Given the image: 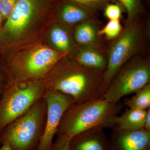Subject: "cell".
<instances>
[{
  "mask_svg": "<svg viewBox=\"0 0 150 150\" xmlns=\"http://www.w3.org/2000/svg\"><path fill=\"white\" fill-rule=\"evenodd\" d=\"M62 59L44 77L48 90L71 97L76 103L103 98L105 70L88 69Z\"/></svg>",
  "mask_w": 150,
  "mask_h": 150,
  "instance_id": "6da1fadb",
  "label": "cell"
},
{
  "mask_svg": "<svg viewBox=\"0 0 150 150\" xmlns=\"http://www.w3.org/2000/svg\"><path fill=\"white\" fill-rule=\"evenodd\" d=\"M123 105L104 99L74 103L63 115L56 135L71 139L81 132L96 128H114Z\"/></svg>",
  "mask_w": 150,
  "mask_h": 150,
  "instance_id": "7a4b0ae2",
  "label": "cell"
},
{
  "mask_svg": "<svg viewBox=\"0 0 150 150\" xmlns=\"http://www.w3.org/2000/svg\"><path fill=\"white\" fill-rule=\"evenodd\" d=\"M47 115L43 97L23 114L6 125L0 132V144L12 150H38L42 139Z\"/></svg>",
  "mask_w": 150,
  "mask_h": 150,
  "instance_id": "3957f363",
  "label": "cell"
},
{
  "mask_svg": "<svg viewBox=\"0 0 150 150\" xmlns=\"http://www.w3.org/2000/svg\"><path fill=\"white\" fill-rule=\"evenodd\" d=\"M48 91L44 78L30 81H15L0 96V132L44 97Z\"/></svg>",
  "mask_w": 150,
  "mask_h": 150,
  "instance_id": "277c9868",
  "label": "cell"
},
{
  "mask_svg": "<svg viewBox=\"0 0 150 150\" xmlns=\"http://www.w3.org/2000/svg\"><path fill=\"white\" fill-rule=\"evenodd\" d=\"M143 32L137 21L126 22L120 35L108 53L107 65L103 76V95L109 83L121 67L139 53L143 45Z\"/></svg>",
  "mask_w": 150,
  "mask_h": 150,
  "instance_id": "5b68a950",
  "label": "cell"
},
{
  "mask_svg": "<svg viewBox=\"0 0 150 150\" xmlns=\"http://www.w3.org/2000/svg\"><path fill=\"white\" fill-rule=\"evenodd\" d=\"M149 60L133 57L121 67L108 86L103 98L118 103L123 97L136 93L150 83Z\"/></svg>",
  "mask_w": 150,
  "mask_h": 150,
  "instance_id": "8992f818",
  "label": "cell"
},
{
  "mask_svg": "<svg viewBox=\"0 0 150 150\" xmlns=\"http://www.w3.org/2000/svg\"><path fill=\"white\" fill-rule=\"evenodd\" d=\"M67 54L47 47L31 51L26 57L9 65L14 81L27 82L43 79Z\"/></svg>",
  "mask_w": 150,
  "mask_h": 150,
  "instance_id": "52a82bcc",
  "label": "cell"
},
{
  "mask_svg": "<svg viewBox=\"0 0 150 150\" xmlns=\"http://www.w3.org/2000/svg\"><path fill=\"white\" fill-rule=\"evenodd\" d=\"M44 98L47 103L45 131L38 150H49L53 144L62 117L75 102L71 97L54 91L48 90Z\"/></svg>",
  "mask_w": 150,
  "mask_h": 150,
  "instance_id": "ba28073f",
  "label": "cell"
},
{
  "mask_svg": "<svg viewBox=\"0 0 150 150\" xmlns=\"http://www.w3.org/2000/svg\"><path fill=\"white\" fill-rule=\"evenodd\" d=\"M35 0H18L4 25L3 32L11 38H18L25 32L35 15Z\"/></svg>",
  "mask_w": 150,
  "mask_h": 150,
  "instance_id": "9c48e42d",
  "label": "cell"
},
{
  "mask_svg": "<svg viewBox=\"0 0 150 150\" xmlns=\"http://www.w3.org/2000/svg\"><path fill=\"white\" fill-rule=\"evenodd\" d=\"M109 141L111 150H150V133L144 128L128 131L114 127Z\"/></svg>",
  "mask_w": 150,
  "mask_h": 150,
  "instance_id": "30bf717a",
  "label": "cell"
},
{
  "mask_svg": "<svg viewBox=\"0 0 150 150\" xmlns=\"http://www.w3.org/2000/svg\"><path fill=\"white\" fill-rule=\"evenodd\" d=\"M104 130L94 128L75 135L70 139L69 150H111Z\"/></svg>",
  "mask_w": 150,
  "mask_h": 150,
  "instance_id": "8fae6325",
  "label": "cell"
},
{
  "mask_svg": "<svg viewBox=\"0 0 150 150\" xmlns=\"http://www.w3.org/2000/svg\"><path fill=\"white\" fill-rule=\"evenodd\" d=\"M75 61L82 67L94 69L105 70L107 65V58L98 45H79Z\"/></svg>",
  "mask_w": 150,
  "mask_h": 150,
  "instance_id": "7c38bea8",
  "label": "cell"
},
{
  "mask_svg": "<svg viewBox=\"0 0 150 150\" xmlns=\"http://www.w3.org/2000/svg\"><path fill=\"white\" fill-rule=\"evenodd\" d=\"M147 110L129 108L121 115L117 116L114 127L128 131L143 129Z\"/></svg>",
  "mask_w": 150,
  "mask_h": 150,
  "instance_id": "4fadbf2b",
  "label": "cell"
},
{
  "mask_svg": "<svg viewBox=\"0 0 150 150\" xmlns=\"http://www.w3.org/2000/svg\"><path fill=\"white\" fill-rule=\"evenodd\" d=\"M60 18L67 24L73 25L92 19L91 11L78 4L67 3L60 10Z\"/></svg>",
  "mask_w": 150,
  "mask_h": 150,
  "instance_id": "5bb4252c",
  "label": "cell"
},
{
  "mask_svg": "<svg viewBox=\"0 0 150 150\" xmlns=\"http://www.w3.org/2000/svg\"><path fill=\"white\" fill-rule=\"evenodd\" d=\"M98 30L92 19L80 23L75 29L74 38L79 45H98Z\"/></svg>",
  "mask_w": 150,
  "mask_h": 150,
  "instance_id": "9a60e30c",
  "label": "cell"
},
{
  "mask_svg": "<svg viewBox=\"0 0 150 150\" xmlns=\"http://www.w3.org/2000/svg\"><path fill=\"white\" fill-rule=\"evenodd\" d=\"M51 43L57 51L68 54L73 49V43L69 33L64 28L57 25L50 33Z\"/></svg>",
  "mask_w": 150,
  "mask_h": 150,
  "instance_id": "2e32d148",
  "label": "cell"
},
{
  "mask_svg": "<svg viewBox=\"0 0 150 150\" xmlns=\"http://www.w3.org/2000/svg\"><path fill=\"white\" fill-rule=\"evenodd\" d=\"M135 93L134 96L125 101L123 105L130 109L147 110L150 108V83Z\"/></svg>",
  "mask_w": 150,
  "mask_h": 150,
  "instance_id": "e0dca14e",
  "label": "cell"
},
{
  "mask_svg": "<svg viewBox=\"0 0 150 150\" xmlns=\"http://www.w3.org/2000/svg\"><path fill=\"white\" fill-rule=\"evenodd\" d=\"M124 7L127 13L126 22L137 21L138 17L143 11V6L141 0H118Z\"/></svg>",
  "mask_w": 150,
  "mask_h": 150,
  "instance_id": "ac0fdd59",
  "label": "cell"
},
{
  "mask_svg": "<svg viewBox=\"0 0 150 150\" xmlns=\"http://www.w3.org/2000/svg\"><path fill=\"white\" fill-rule=\"evenodd\" d=\"M123 28L119 20H109L103 28L98 30L99 36L105 35L108 39H115L121 34Z\"/></svg>",
  "mask_w": 150,
  "mask_h": 150,
  "instance_id": "d6986e66",
  "label": "cell"
},
{
  "mask_svg": "<svg viewBox=\"0 0 150 150\" xmlns=\"http://www.w3.org/2000/svg\"><path fill=\"white\" fill-rule=\"evenodd\" d=\"M121 8L118 4H108L105 6L104 14L105 16L109 20H119L121 17Z\"/></svg>",
  "mask_w": 150,
  "mask_h": 150,
  "instance_id": "ffe728a7",
  "label": "cell"
},
{
  "mask_svg": "<svg viewBox=\"0 0 150 150\" xmlns=\"http://www.w3.org/2000/svg\"><path fill=\"white\" fill-rule=\"evenodd\" d=\"M8 71H3L0 69V96L14 82Z\"/></svg>",
  "mask_w": 150,
  "mask_h": 150,
  "instance_id": "44dd1931",
  "label": "cell"
},
{
  "mask_svg": "<svg viewBox=\"0 0 150 150\" xmlns=\"http://www.w3.org/2000/svg\"><path fill=\"white\" fill-rule=\"evenodd\" d=\"M18 0H0V13L3 20L7 19L15 6Z\"/></svg>",
  "mask_w": 150,
  "mask_h": 150,
  "instance_id": "7402d4cb",
  "label": "cell"
},
{
  "mask_svg": "<svg viewBox=\"0 0 150 150\" xmlns=\"http://www.w3.org/2000/svg\"><path fill=\"white\" fill-rule=\"evenodd\" d=\"M70 139L64 135H57V139L49 150H69Z\"/></svg>",
  "mask_w": 150,
  "mask_h": 150,
  "instance_id": "603a6c76",
  "label": "cell"
},
{
  "mask_svg": "<svg viewBox=\"0 0 150 150\" xmlns=\"http://www.w3.org/2000/svg\"><path fill=\"white\" fill-rule=\"evenodd\" d=\"M112 0H86L89 10H95L99 8L106 6Z\"/></svg>",
  "mask_w": 150,
  "mask_h": 150,
  "instance_id": "cb8c5ba5",
  "label": "cell"
},
{
  "mask_svg": "<svg viewBox=\"0 0 150 150\" xmlns=\"http://www.w3.org/2000/svg\"><path fill=\"white\" fill-rule=\"evenodd\" d=\"M144 128L145 130L150 133V108L147 110Z\"/></svg>",
  "mask_w": 150,
  "mask_h": 150,
  "instance_id": "d4e9b609",
  "label": "cell"
},
{
  "mask_svg": "<svg viewBox=\"0 0 150 150\" xmlns=\"http://www.w3.org/2000/svg\"><path fill=\"white\" fill-rule=\"evenodd\" d=\"M71 1L76 3V4L81 6L89 10L86 0H71Z\"/></svg>",
  "mask_w": 150,
  "mask_h": 150,
  "instance_id": "484cf974",
  "label": "cell"
},
{
  "mask_svg": "<svg viewBox=\"0 0 150 150\" xmlns=\"http://www.w3.org/2000/svg\"><path fill=\"white\" fill-rule=\"evenodd\" d=\"M1 148L2 150H12L11 149V148L7 144H4L2 145Z\"/></svg>",
  "mask_w": 150,
  "mask_h": 150,
  "instance_id": "4316f807",
  "label": "cell"
},
{
  "mask_svg": "<svg viewBox=\"0 0 150 150\" xmlns=\"http://www.w3.org/2000/svg\"><path fill=\"white\" fill-rule=\"evenodd\" d=\"M3 18L1 15L0 13V27H1V24Z\"/></svg>",
  "mask_w": 150,
  "mask_h": 150,
  "instance_id": "83f0119b",
  "label": "cell"
},
{
  "mask_svg": "<svg viewBox=\"0 0 150 150\" xmlns=\"http://www.w3.org/2000/svg\"><path fill=\"white\" fill-rule=\"evenodd\" d=\"M0 150H2L1 148H0Z\"/></svg>",
  "mask_w": 150,
  "mask_h": 150,
  "instance_id": "f1b7e54d",
  "label": "cell"
}]
</instances>
